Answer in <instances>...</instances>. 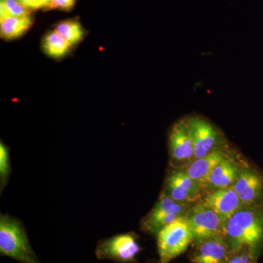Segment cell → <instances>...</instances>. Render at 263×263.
Masks as SVG:
<instances>
[{"instance_id": "6da1fadb", "label": "cell", "mask_w": 263, "mask_h": 263, "mask_svg": "<svg viewBox=\"0 0 263 263\" xmlns=\"http://www.w3.org/2000/svg\"><path fill=\"white\" fill-rule=\"evenodd\" d=\"M226 240L235 252L246 247L255 252L263 243V213L240 209L227 221Z\"/></svg>"}, {"instance_id": "7a4b0ae2", "label": "cell", "mask_w": 263, "mask_h": 263, "mask_svg": "<svg viewBox=\"0 0 263 263\" xmlns=\"http://www.w3.org/2000/svg\"><path fill=\"white\" fill-rule=\"evenodd\" d=\"M0 252L21 263H39L20 221L4 214L0 217Z\"/></svg>"}, {"instance_id": "3957f363", "label": "cell", "mask_w": 263, "mask_h": 263, "mask_svg": "<svg viewBox=\"0 0 263 263\" xmlns=\"http://www.w3.org/2000/svg\"><path fill=\"white\" fill-rule=\"evenodd\" d=\"M157 247L162 263L181 255L195 240L186 216H180L157 233Z\"/></svg>"}, {"instance_id": "277c9868", "label": "cell", "mask_w": 263, "mask_h": 263, "mask_svg": "<svg viewBox=\"0 0 263 263\" xmlns=\"http://www.w3.org/2000/svg\"><path fill=\"white\" fill-rule=\"evenodd\" d=\"M186 218L197 241L213 237L226 238L227 221L202 202L195 205Z\"/></svg>"}, {"instance_id": "5b68a950", "label": "cell", "mask_w": 263, "mask_h": 263, "mask_svg": "<svg viewBox=\"0 0 263 263\" xmlns=\"http://www.w3.org/2000/svg\"><path fill=\"white\" fill-rule=\"evenodd\" d=\"M185 118L193 138L195 160L205 157L219 148L221 135L212 123L197 114Z\"/></svg>"}, {"instance_id": "8992f818", "label": "cell", "mask_w": 263, "mask_h": 263, "mask_svg": "<svg viewBox=\"0 0 263 263\" xmlns=\"http://www.w3.org/2000/svg\"><path fill=\"white\" fill-rule=\"evenodd\" d=\"M184 203L175 201L167 194H162L155 207L143 219V230L157 234L164 227L183 216Z\"/></svg>"}, {"instance_id": "52a82bcc", "label": "cell", "mask_w": 263, "mask_h": 263, "mask_svg": "<svg viewBox=\"0 0 263 263\" xmlns=\"http://www.w3.org/2000/svg\"><path fill=\"white\" fill-rule=\"evenodd\" d=\"M140 246L133 234L118 235L102 241L97 249L100 258L130 262L139 253Z\"/></svg>"}, {"instance_id": "ba28073f", "label": "cell", "mask_w": 263, "mask_h": 263, "mask_svg": "<svg viewBox=\"0 0 263 263\" xmlns=\"http://www.w3.org/2000/svg\"><path fill=\"white\" fill-rule=\"evenodd\" d=\"M167 195L175 201L192 202L200 197L202 187L195 180L188 176L186 172L178 171L169 176L167 180Z\"/></svg>"}, {"instance_id": "9c48e42d", "label": "cell", "mask_w": 263, "mask_h": 263, "mask_svg": "<svg viewBox=\"0 0 263 263\" xmlns=\"http://www.w3.org/2000/svg\"><path fill=\"white\" fill-rule=\"evenodd\" d=\"M202 202L227 221L242 209L243 205L239 197L232 186L214 190L204 197Z\"/></svg>"}, {"instance_id": "30bf717a", "label": "cell", "mask_w": 263, "mask_h": 263, "mask_svg": "<svg viewBox=\"0 0 263 263\" xmlns=\"http://www.w3.org/2000/svg\"><path fill=\"white\" fill-rule=\"evenodd\" d=\"M169 147L171 156L177 161L190 160L194 157L193 138L186 118L175 123L169 134Z\"/></svg>"}, {"instance_id": "8fae6325", "label": "cell", "mask_w": 263, "mask_h": 263, "mask_svg": "<svg viewBox=\"0 0 263 263\" xmlns=\"http://www.w3.org/2000/svg\"><path fill=\"white\" fill-rule=\"evenodd\" d=\"M232 187L243 205H250L259 200L263 195L262 176L252 170H245L238 175Z\"/></svg>"}, {"instance_id": "7c38bea8", "label": "cell", "mask_w": 263, "mask_h": 263, "mask_svg": "<svg viewBox=\"0 0 263 263\" xmlns=\"http://www.w3.org/2000/svg\"><path fill=\"white\" fill-rule=\"evenodd\" d=\"M193 257L195 263H224L229 252V243L224 237H213L199 240Z\"/></svg>"}, {"instance_id": "4fadbf2b", "label": "cell", "mask_w": 263, "mask_h": 263, "mask_svg": "<svg viewBox=\"0 0 263 263\" xmlns=\"http://www.w3.org/2000/svg\"><path fill=\"white\" fill-rule=\"evenodd\" d=\"M226 157L227 155L224 150L219 147L205 157L196 159L189 166L186 173L200 186L207 185L209 177L214 170Z\"/></svg>"}, {"instance_id": "5bb4252c", "label": "cell", "mask_w": 263, "mask_h": 263, "mask_svg": "<svg viewBox=\"0 0 263 263\" xmlns=\"http://www.w3.org/2000/svg\"><path fill=\"white\" fill-rule=\"evenodd\" d=\"M238 168L226 157L213 171L207 185L215 190L231 187L238 179Z\"/></svg>"}, {"instance_id": "9a60e30c", "label": "cell", "mask_w": 263, "mask_h": 263, "mask_svg": "<svg viewBox=\"0 0 263 263\" xmlns=\"http://www.w3.org/2000/svg\"><path fill=\"white\" fill-rule=\"evenodd\" d=\"M33 17L8 16L0 18V34L5 40H13L20 37L32 27Z\"/></svg>"}, {"instance_id": "2e32d148", "label": "cell", "mask_w": 263, "mask_h": 263, "mask_svg": "<svg viewBox=\"0 0 263 263\" xmlns=\"http://www.w3.org/2000/svg\"><path fill=\"white\" fill-rule=\"evenodd\" d=\"M72 45L55 29L48 32L43 38V51L53 58H62L70 51Z\"/></svg>"}, {"instance_id": "e0dca14e", "label": "cell", "mask_w": 263, "mask_h": 263, "mask_svg": "<svg viewBox=\"0 0 263 263\" xmlns=\"http://www.w3.org/2000/svg\"><path fill=\"white\" fill-rule=\"evenodd\" d=\"M54 29L72 46L80 42L84 37L82 25L75 19L62 21L57 24Z\"/></svg>"}, {"instance_id": "ac0fdd59", "label": "cell", "mask_w": 263, "mask_h": 263, "mask_svg": "<svg viewBox=\"0 0 263 263\" xmlns=\"http://www.w3.org/2000/svg\"><path fill=\"white\" fill-rule=\"evenodd\" d=\"M32 11L18 0H0V18L8 16H27Z\"/></svg>"}, {"instance_id": "d6986e66", "label": "cell", "mask_w": 263, "mask_h": 263, "mask_svg": "<svg viewBox=\"0 0 263 263\" xmlns=\"http://www.w3.org/2000/svg\"><path fill=\"white\" fill-rule=\"evenodd\" d=\"M10 173L9 150L1 143L0 144V181L3 190L8 181Z\"/></svg>"}, {"instance_id": "ffe728a7", "label": "cell", "mask_w": 263, "mask_h": 263, "mask_svg": "<svg viewBox=\"0 0 263 263\" xmlns=\"http://www.w3.org/2000/svg\"><path fill=\"white\" fill-rule=\"evenodd\" d=\"M77 0H53L47 10H60L69 12L73 9Z\"/></svg>"}, {"instance_id": "44dd1931", "label": "cell", "mask_w": 263, "mask_h": 263, "mask_svg": "<svg viewBox=\"0 0 263 263\" xmlns=\"http://www.w3.org/2000/svg\"><path fill=\"white\" fill-rule=\"evenodd\" d=\"M27 9L33 10L44 9L42 0H18Z\"/></svg>"}, {"instance_id": "7402d4cb", "label": "cell", "mask_w": 263, "mask_h": 263, "mask_svg": "<svg viewBox=\"0 0 263 263\" xmlns=\"http://www.w3.org/2000/svg\"><path fill=\"white\" fill-rule=\"evenodd\" d=\"M224 263H240L239 255H236L233 257V258L227 259L226 262Z\"/></svg>"}, {"instance_id": "603a6c76", "label": "cell", "mask_w": 263, "mask_h": 263, "mask_svg": "<svg viewBox=\"0 0 263 263\" xmlns=\"http://www.w3.org/2000/svg\"><path fill=\"white\" fill-rule=\"evenodd\" d=\"M53 0H42L43 6H44V9L47 10L48 7L51 4Z\"/></svg>"}]
</instances>
